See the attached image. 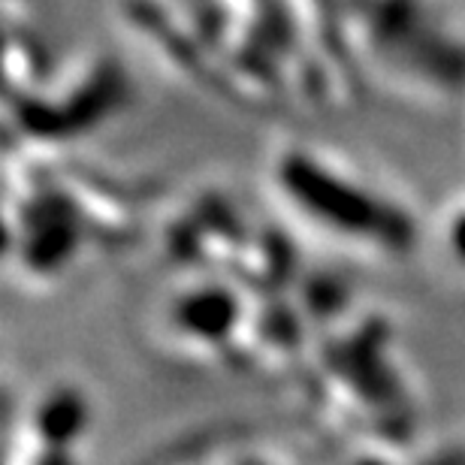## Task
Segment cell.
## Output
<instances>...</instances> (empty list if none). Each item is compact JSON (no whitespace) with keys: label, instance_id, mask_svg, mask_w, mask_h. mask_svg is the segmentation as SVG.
<instances>
[{"label":"cell","instance_id":"1","mask_svg":"<svg viewBox=\"0 0 465 465\" xmlns=\"http://www.w3.org/2000/svg\"><path fill=\"white\" fill-rule=\"evenodd\" d=\"M291 173V170H287ZM293 188L302 193L305 203L321 212V215H327L332 221H345V227H366L369 221V209L366 203L360 206V197L357 193H351L345 184H336V182H327L321 170H309V166H300L293 163Z\"/></svg>","mask_w":465,"mask_h":465}]
</instances>
